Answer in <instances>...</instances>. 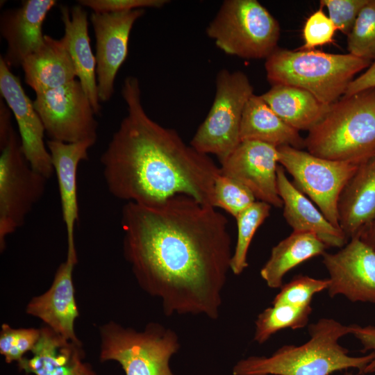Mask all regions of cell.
<instances>
[{
	"label": "cell",
	"instance_id": "obj_17",
	"mask_svg": "<svg viewBox=\"0 0 375 375\" xmlns=\"http://www.w3.org/2000/svg\"><path fill=\"white\" fill-rule=\"evenodd\" d=\"M77 260L66 258L58 267L51 285L28 303L26 312L41 319L65 338L80 343L74 331L78 317L72 273Z\"/></svg>",
	"mask_w": 375,
	"mask_h": 375
},
{
	"label": "cell",
	"instance_id": "obj_24",
	"mask_svg": "<svg viewBox=\"0 0 375 375\" xmlns=\"http://www.w3.org/2000/svg\"><path fill=\"white\" fill-rule=\"evenodd\" d=\"M240 141H259L276 147L290 146L302 149L305 139L281 119L261 96L253 94L244 107L240 131Z\"/></svg>",
	"mask_w": 375,
	"mask_h": 375
},
{
	"label": "cell",
	"instance_id": "obj_3",
	"mask_svg": "<svg viewBox=\"0 0 375 375\" xmlns=\"http://www.w3.org/2000/svg\"><path fill=\"white\" fill-rule=\"evenodd\" d=\"M309 340L299 346L286 344L270 356H249L237 362L233 375H330L349 368L362 375L375 358L372 351L363 356H351L339 340L351 334L345 326L332 318H322L308 327Z\"/></svg>",
	"mask_w": 375,
	"mask_h": 375
},
{
	"label": "cell",
	"instance_id": "obj_4",
	"mask_svg": "<svg viewBox=\"0 0 375 375\" xmlns=\"http://www.w3.org/2000/svg\"><path fill=\"white\" fill-rule=\"evenodd\" d=\"M308 152L319 158L362 163L375 156V88L343 96L308 131Z\"/></svg>",
	"mask_w": 375,
	"mask_h": 375
},
{
	"label": "cell",
	"instance_id": "obj_14",
	"mask_svg": "<svg viewBox=\"0 0 375 375\" xmlns=\"http://www.w3.org/2000/svg\"><path fill=\"white\" fill-rule=\"evenodd\" d=\"M322 262L329 274L331 297L343 295L353 302L375 303V251L360 238L338 252H325Z\"/></svg>",
	"mask_w": 375,
	"mask_h": 375
},
{
	"label": "cell",
	"instance_id": "obj_5",
	"mask_svg": "<svg viewBox=\"0 0 375 375\" xmlns=\"http://www.w3.org/2000/svg\"><path fill=\"white\" fill-rule=\"evenodd\" d=\"M372 62L346 54L317 50L277 48L265 60L268 81L302 88L319 101L331 105L342 98L356 74Z\"/></svg>",
	"mask_w": 375,
	"mask_h": 375
},
{
	"label": "cell",
	"instance_id": "obj_19",
	"mask_svg": "<svg viewBox=\"0 0 375 375\" xmlns=\"http://www.w3.org/2000/svg\"><path fill=\"white\" fill-rule=\"evenodd\" d=\"M30 358L17 364L21 371L35 375H97L83 361L82 343L69 340L44 325Z\"/></svg>",
	"mask_w": 375,
	"mask_h": 375
},
{
	"label": "cell",
	"instance_id": "obj_36",
	"mask_svg": "<svg viewBox=\"0 0 375 375\" xmlns=\"http://www.w3.org/2000/svg\"><path fill=\"white\" fill-rule=\"evenodd\" d=\"M351 334H352L362 344V352L372 350L375 352V326L351 325ZM375 372V358L365 368L362 374Z\"/></svg>",
	"mask_w": 375,
	"mask_h": 375
},
{
	"label": "cell",
	"instance_id": "obj_1",
	"mask_svg": "<svg viewBox=\"0 0 375 375\" xmlns=\"http://www.w3.org/2000/svg\"><path fill=\"white\" fill-rule=\"evenodd\" d=\"M121 224L125 259L165 315L219 317L233 255L223 214L176 195L154 205L126 202Z\"/></svg>",
	"mask_w": 375,
	"mask_h": 375
},
{
	"label": "cell",
	"instance_id": "obj_34",
	"mask_svg": "<svg viewBox=\"0 0 375 375\" xmlns=\"http://www.w3.org/2000/svg\"><path fill=\"white\" fill-rule=\"evenodd\" d=\"M369 0H321L320 4L325 6L328 17L337 30L345 35L351 31L358 14Z\"/></svg>",
	"mask_w": 375,
	"mask_h": 375
},
{
	"label": "cell",
	"instance_id": "obj_7",
	"mask_svg": "<svg viewBox=\"0 0 375 375\" xmlns=\"http://www.w3.org/2000/svg\"><path fill=\"white\" fill-rule=\"evenodd\" d=\"M206 34L225 53L267 59L278 47L280 26L256 0H226L208 24Z\"/></svg>",
	"mask_w": 375,
	"mask_h": 375
},
{
	"label": "cell",
	"instance_id": "obj_12",
	"mask_svg": "<svg viewBox=\"0 0 375 375\" xmlns=\"http://www.w3.org/2000/svg\"><path fill=\"white\" fill-rule=\"evenodd\" d=\"M144 12V9H138L91 13L90 19L96 40V75L100 101H108L112 97L117 74L128 55L132 28Z\"/></svg>",
	"mask_w": 375,
	"mask_h": 375
},
{
	"label": "cell",
	"instance_id": "obj_31",
	"mask_svg": "<svg viewBox=\"0 0 375 375\" xmlns=\"http://www.w3.org/2000/svg\"><path fill=\"white\" fill-rule=\"evenodd\" d=\"M328 284V278L317 279L306 275H297L290 282L283 284L272 304H286L301 308L311 306L313 296L327 290Z\"/></svg>",
	"mask_w": 375,
	"mask_h": 375
},
{
	"label": "cell",
	"instance_id": "obj_38",
	"mask_svg": "<svg viewBox=\"0 0 375 375\" xmlns=\"http://www.w3.org/2000/svg\"><path fill=\"white\" fill-rule=\"evenodd\" d=\"M360 238L375 251V218Z\"/></svg>",
	"mask_w": 375,
	"mask_h": 375
},
{
	"label": "cell",
	"instance_id": "obj_29",
	"mask_svg": "<svg viewBox=\"0 0 375 375\" xmlns=\"http://www.w3.org/2000/svg\"><path fill=\"white\" fill-rule=\"evenodd\" d=\"M347 36L349 53L375 61V0H369L362 8Z\"/></svg>",
	"mask_w": 375,
	"mask_h": 375
},
{
	"label": "cell",
	"instance_id": "obj_22",
	"mask_svg": "<svg viewBox=\"0 0 375 375\" xmlns=\"http://www.w3.org/2000/svg\"><path fill=\"white\" fill-rule=\"evenodd\" d=\"M61 19L64 25V40L73 61L81 83L96 113L101 110L98 94L96 58L90 45L88 34V19L86 11L81 6L71 10L67 6L60 7Z\"/></svg>",
	"mask_w": 375,
	"mask_h": 375
},
{
	"label": "cell",
	"instance_id": "obj_15",
	"mask_svg": "<svg viewBox=\"0 0 375 375\" xmlns=\"http://www.w3.org/2000/svg\"><path fill=\"white\" fill-rule=\"evenodd\" d=\"M0 93L16 120L22 149L31 167L47 179L54 172L44 140L45 128L21 81L0 58Z\"/></svg>",
	"mask_w": 375,
	"mask_h": 375
},
{
	"label": "cell",
	"instance_id": "obj_25",
	"mask_svg": "<svg viewBox=\"0 0 375 375\" xmlns=\"http://www.w3.org/2000/svg\"><path fill=\"white\" fill-rule=\"evenodd\" d=\"M260 96L281 119L298 131H310L323 119L331 106L306 90L287 85H272Z\"/></svg>",
	"mask_w": 375,
	"mask_h": 375
},
{
	"label": "cell",
	"instance_id": "obj_9",
	"mask_svg": "<svg viewBox=\"0 0 375 375\" xmlns=\"http://www.w3.org/2000/svg\"><path fill=\"white\" fill-rule=\"evenodd\" d=\"M215 85L210 110L190 144L201 153L216 156L221 162L241 142L242 113L253 88L244 72L226 69L218 72Z\"/></svg>",
	"mask_w": 375,
	"mask_h": 375
},
{
	"label": "cell",
	"instance_id": "obj_16",
	"mask_svg": "<svg viewBox=\"0 0 375 375\" xmlns=\"http://www.w3.org/2000/svg\"><path fill=\"white\" fill-rule=\"evenodd\" d=\"M56 4L55 0H26L20 7L4 10L0 32L7 44L3 58L10 67H21L24 60L44 43V21Z\"/></svg>",
	"mask_w": 375,
	"mask_h": 375
},
{
	"label": "cell",
	"instance_id": "obj_21",
	"mask_svg": "<svg viewBox=\"0 0 375 375\" xmlns=\"http://www.w3.org/2000/svg\"><path fill=\"white\" fill-rule=\"evenodd\" d=\"M339 224L347 240L360 238L375 218V156L360 165L340 197Z\"/></svg>",
	"mask_w": 375,
	"mask_h": 375
},
{
	"label": "cell",
	"instance_id": "obj_10",
	"mask_svg": "<svg viewBox=\"0 0 375 375\" xmlns=\"http://www.w3.org/2000/svg\"><path fill=\"white\" fill-rule=\"evenodd\" d=\"M277 148L279 165L292 176L294 186L317 206L331 224L340 228V197L362 163L328 160L290 146Z\"/></svg>",
	"mask_w": 375,
	"mask_h": 375
},
{
	"label": "cell",
	"instance_id": "obj_35",
	"mask_svg": "<svg viewBox=\"0 0 375 375\" xmlns=\"http://www.w3.org/2000/svg\"><path fill=\"white\" fill-rule=\"evenodd\" d=\"M80 6L96 12H122L138 9L161 8L167 0H79Z\"/></svg>",
	"mask_w": 375,
	"mask_h": 375
},
{
	"label": "cell",
	"instance_id": "obj_33",
	"mask_svg": "<svg viewBox=\"0 0 375 375\" xmlns=\"http://www.w3.org/2000/svg\"><path fill=\"white\" fill-rule=\"evenodd\" d=\"M336 31L335 26L328 16L322 9H319L307 19L304 24V44L301 49L310 50L332 42Z\"/></svg>",
	"mask_w": 375,
	"mask_h": 375
},
{
	"label": "cell",
	"instance_id": "obj_26",
	"mask_svg": "<svg viewBox=\"0 0 375 375\" xmlns=\"http://www.w3.org/2000/svg\"><path fill=\"white\" fill-rule=\"evenodd\" d=\"M328 247L315 234L292 232L272 247L270 256L260 274L272 289L283 285L285 275L301 263L323 255Z\"/></svg>",
	"mask_w": 375,
	"mask_h": 375
},
{
	"label": "cell",
	"instance_id": "obj_27",
	"mask_svg": "<svg viewBox=\"0 0 375 375\" xmlns=\"http://www.w3.org/2000/svg\"><path fill=\"white\" fill-rule=\"evenodd\" d=\"M312 310L311 306L301 308L286 304L272 305L258 315L253 340L262 344L282 329L304 327Z\"/></svg>",
	"mask_w": 375,
	"mask_h": 375
},
{
	"label": "cell",
	"instance_id": "obj_11",
	"mask_svg": "<svg viewBox=\"0 0 375 375\" xmlns=\"http://www.w3.org/2000/svg\"><path fill=\"white\" fill-rule=\"evenodd\" d=\"M33 102L49 140L65 143L97 141L96 113L78 79L35 94Z\"/></svg>",
	"mask_w": 375,
	"mask_h": 375
},
{
	"label": "cell",
	"instance_id": "obj_39",
	"mask_svg": "<svg viewBox=\"0 0 375 375\" xmlns=\"http://www.w3.org/2000/svg\"><path fill=\"white\" fill-rule=\"evenodd\" d=\"M343 375H353V374L350 372H345Z\"/></svg>",
	"mask_w": 375,
	"mask_h": 375
},
{
	"label": "cell",
	"instance_id": "obj_30",
	"mask_svg": "<svg viewBox=\"0 0 375 375\" xmlns=\"http://www.w3.org/2000/svg\"><path fill=\"white\" fill-rule=\"evenodd\" d=\"M257 201L245 186L219 174L215 178L213 207L226 210L235 218Z\"/></svg>",
	"mask_w": 375,
	"mask_h": 375
},
{
	"label": "cell",
	"instance_id": "obj_18",
	"mask_svg": "<svg viewBox=\"0 0 375 375\" xmlns=\"http://www.w3.org/2000/svg\"><path fill=\"white\" fill-rule=\"evenodd\" d=\"M95 142L92 140L74 143L49 140L46 142L57 178L67 233V258H69L77 259L74 240L75 226L78 219L77 169L81 161L88 159V150Z\"/></svg>",
	"mask_w": 375,
	"mask_h": 375
},
{
	"label": "cell",
	"instance_id": "obj_32",
	"mask_svg": "<svg viewBox=\"0 0 375 375\" xmlns=\"http://www.w3.org/2000/svg\"><path fill=\"white\" fill-rule=\"evenodd\" d=\"M40 328H15L3 324L0 332V353L6 362H19L24 355L32 351L40 337Z\"/></svg>",
	"mask_w": 375,
	"mask_h": 375
},
{
	"label": "cell",
	"instance_id": "obj_6",
	"mask_svg": "<svg viewBox=\"0 0 375 375\" xmlns=\"http://www.w3.org/2000/svg\"><path fill=\"white\" fill-rule=\"evenodd\" d=\"M0 250L6 238L22 227L45 191L47 178L25 158L11 120L0 122Z\"/></svg>",
	"mask_w": 375,
	"mask_h": 375
},
{
	"label": "cell",
	"instance_id": "obj_8",
	"mask_svg": "<svg viewBox=\"0 0 375 375\" xmlns=\"http://www.w3.org/2000/svg\"><path fill=\"white\" fill-rule=\"evenodd\" d=\"M99 334L101 362H118L126 375H174L169 360L180 348L174 330L150 322L139 331L111 321Z\"/></svg>",
	"mask_w": 375,
	"mask_h": 375
},
{
	"label": "cell",
	"instance_id": "obj_23",
	"mask_svg": "<svg viewBox=\"0 0 375 375\" xmlns=\"http://www.w3.org/2000/svg\"><path fill=\"white\" fill-rule=\"evenodd\" d=\"M22 68L25 83L35 94L59 88L77 79V74L62 38L44 35L42 45L28 55Z\"/></svg>",
	"mask_w": 375,
	"mask_h": 375
},
{
	"label": "cell",
	"instance_id": "obj_20",
	"mask_svg": "<svg viewBox=\"0 0 375 375\" xmlns=\"http://www.w3.org/2000/svg\"><path fill=\"white\" fill-rule=\"evenodd\" d=\"M277 187L283 201V217L293 232L316 235L328 247H343L348 242L340 228L335 227L323 213L290 182L284 168H277Z\"/></svg>",
	"mask_w": 375,
	"mask_h": 375
},
{
	"label": "cell",
	"instance_id": "obj_37",
	"mask_svg": "<svg viewBox=\"0 0 375 375\" xmlns=\"http://www.w3.org/2000/svg\"><path fill=\"white\" fill-rule=\"evenodd\" d=\"M375 88V61L367 69L349 83L344 96H351L355 94Z\"/></svg>",
	"mask_w": 375,
	"mask_h": 375
},
{
	"label": "cell",
	"instance_id": "obj_28",
	"mask_svg": "<svg viewBox=\"0 0 375 375\" xmlns=\"http://www.w3.org/2000/svg\"><path fill=\"white\" fill-rule=\"evenodd\" d=\"M272 206L256 201L236 217L237 242L231 260V271L241 274L248 267L247 254L251 240L260 225L269 217Z\"/></svg>",
	"mask_w": 375,
	"mask_h": 375
},
{
	"label": "cell",
	"instance_id": "obj_2",
	"mask_svg": "<svg viewBox=\"0 0 375 375\" xmlns=\"http://www.w3.org/2000/svg\"><path fill=\"white\" fill-rule=\"evenodd\" d=\"M122 94L127 114L100 159L110 193L142 205L185 195L213 206L219 167L208 155L188 145L175 130L149 117L136 77L124 79Z\"/></svg>",
	"mask_w": 375,
	"mask_h": 375
},
{
	"label": "cell",
	"instance_id": "obj_13",
	"mask_svg": "<svg viewBox=\"0 0 375 375\" xmlns=\"http://www.w3.org/2000/svg\"><path fill=\"white\" fill-rule=\"evenodd\" d=\"M278 148L259 141H242L220 162V174L242 184L257 201L283 207L277 187Z\"/></svg>",
	"mask_w": 375,
	"mask_h": 375
}]
</instances>
